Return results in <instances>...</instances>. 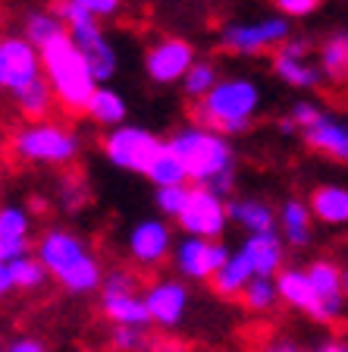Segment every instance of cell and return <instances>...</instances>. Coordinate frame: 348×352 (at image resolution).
I'll list each match as a JSON object with an SVG mask.
<instances>
[{
  "mask_svg": "<svg viewBox=\"0 0 348 352\" xmlns=\"http://www.w3.org/2000/svg\"><path fill=\"white\" fill-rule=\"evenodd\" d=\"M308 208L314 223L323 227H348V186L342 183H317L308 192Z\"/></svg>",
  "mask_w": 348,
  "mask_h": 352,
  "instance_id": "obj_20",
  "label": "cell"
},
{
  "mask_svg": "<svg viewBox=\"0 0 348 352\" xmlns=\"http://www.w3.org/2000/svg\"><path fill=\"white\" fill-rule=\"evenodd\" d=\"M107 346L110 352H154V337L141 327H110Z\"/></svg>",
  "mask_w": 348,
  "mask_h": 352,
  "instance_id": "obj_33",
  "label": "cell"
},
{
  "mask_svg": "<svg viewBox=\"0 0 348 352\" xmlns=\"http://www.w3.org/2000/svg\"><path fill=\"white\" fill-rule=\"evenodd\" d=\"M226 208H229V223L242 227L245 236L276 230V208L257 195H235L226 201Z\"/></svg>",
  "mask_w": 348,
  "mask_h": 352,
  "instance_id": "obj_21",
  "label": "cell"
},
{
  "mask_svg": "<svg viewBox=\"0 0 348 352\" xmlns=\"http://www.w3.org/2000/svg\"><path fill=\"white\" fill-rule=\"evenodd\" d=\"M286 117L298 126V132H305V129H311L320 117H323V107H320L317 101H311V98H295Z\"/></svg>",
  "mask_w": 348,
  "mask_h": 352,
  "instance_id": "obj_38",
  "label": "cell"
},
{
  "mask_svg": "<svg viewBox=\"0 0 348 352\" xmlns=\"http://www.w3.org/2000/svg\"><path fill=\"white\" fill-rule=\"evenodd\" d=\"M279 132H283V135H301V132H298V126L292 123L289 117H283V120H279Z\"/></svg>",
  "mask_w": 348,
  "mask_h": 352,
  "instance_id": "obj_45",
  "label": "cell"
},
{
  "mask_svg": "<svg viewBox=\"0 0 348 352\" xmlns=\"http://www.w3.org/2000/svg\"><path fill=\"white\" fill-rule=\"evenodd\" d=\"M57 198H60V205H63V211H69V214L82 211V208L88 205V189H85V183H82V176L66 173L57 186Z\"/></svg>",
  "mask_w": 348,
  "mask_h": 352,
  "instance_id": "obj_36",
  "label": "cell"
},
{
  "mask_svg": "<svg viewBox=\"0 0 348 352\" xmlns=\"http://www.w3.org/2000/svg\"><path fill=\"white\" fill-rule=\"evenodd\" d=\"M176 227L182 230V236H195V239H223L226 227H229V208L211 189L192 186L189 201L176 217Z\"/></svg>",
  "mask_w": 348,
  "mask_h": 352,
  "instance_id": "obj_12",
  "label": "cell"
},
{
  "mask_svg": "<svg viewBox=\"0 0 348 352\" xmlns=\"http://www.w3.org/2000/svg\"><path fill=\"white\" fill-rule=\"evenodd\" d=\"M10 274H13V289H22V293H38V289L51 280V274L44 271V264L35 258V252L16 258V261L10 264Z\"/></svg>",
  "mask_w": 348,
  "mask_h": 352,
  "instance_id": "obj_32",
  "label": "cell"
},
{
  "mask_svg": "<svg viewBox=\"0 0 348 352\" xmlns=\"http://www.w3.org/2000/svg\"><path fill=\"white\" fill-rule=\"evenodd\" d=\"M189 189L192 186H167V189H154V208L157 217L163 220H176L189 201Z\"/></svg>",
  "mask_w": 348,
  "mask_h": 352,
  "instance_id": "obj_34",
  "label": "cell"
},
{
  "mask_svg": "<svg viewBox=\"0 0 348 352\" xmlns=\"http://www.w3.org/2000/svg\"><path fill=\"white\" fill-rule=\"evenodd\" d=\"M311 352H348V340H342V337H327V340H320V343L314 346Z\"/></svg>",
  "mask_w": 348,
  "mask_h": 352,
  "instance_id": "obj_43",
  "label": "cell"
},
{
  "mask_svg": "<svg viewBox=\"0 0 348 352\" xmlns=\"http://www.w3.org/2000/svg\"><path fill=\"white\" fill-rule=\"evenodd\" d=\"M85 117L91 120L95 126H101L104 132L116 129V126H123L126 117H129V104H126L123 91L113 85H97V91L91 95L85 107Z\"/></svg>",
  "mask_w": 348,
  "mask_h": 352,
  "instance_id": "obj_23",
  "label": "cell"
},
{
  "mask_svg": "<svg viewBox=\"0 0 348 352\" xmlns=\"http://www.w3.org/2000/svg\"><path fill=\"white\" fill-rule=\"evenodd\" d=\"M163 142L167 139H160L157 132L148 129V126L123 123V126H116V129L104 132L97 148H101V154L116 170L145 176L148 167H151V161L157 157V151L163 148Z\"/></svg>",
  "mask_w": 348,
  "mask_h": 352,
  "instance_id": "obj_7",
  "label": "cell"
},
{
  "mask_svg": "<svg viewBox=\"0 0 348 352\" xmlns=\"http://www.w3.org/2000/svg\"><path fill=\"white\" fill-rule=\"evenodd\" d=\"M173 249H176L173 223H167L163 217H141L126 233V255L141 271L163 267L173 258Z\"/></svg>",
  "mask_w": 348,
  "mask_h": 352,
  "instance_id": "obj_8",
  "label": "cell"
},
{
  "mask_svg": "<svg viewBox=\"0 0 348 352\" xmlns=\"http://www.w3.org/2000/svg\"><path fill=\"white\" fill-rule=\"evenodd\" d=\"M141 299H145V308L151 315V327L163 330V333H176L185 324L192 308L189 283L179 277H157L145 283Z\"/></svg>",
  "mask_w": 348,
  "mask_h": 352,
  "instance_id": "obj_10",
  "label": "cell"
},
{
  "mask_svg": "<svg viewBox=\"0 0 348 352\" xmlns=\"http://www.w3.org/2000/svg\"><path fill=\"white\" fill-rule=\"evenodd\" d=\"M292 22L283 16H257V19H232L217 32V41L223 51L235 57H261V54H276L289 38Z\"/></svg>",
  "mask_w": 348,
  "mask_h": 352,
  "instance_id": "obj_6",
  "label": "cell"
},
{
  "mask_svg": "<svg viewBox=\"0 0 348 352\" xmlns=\"http://www.w3.org/2000/svg\"><path fill=\"white\" fill-rule=\"evenodd\" d=\"M173 154L182 161L192 186H211L217 176L235 170V145L232 139L198 123H185L173 129L167 139Z\"/></svg>",
  "mask_w": 348,
  "mask_h": 352,
  "instance_id": "obj_4",
  "label": "cell"
},
{
  "mask_svg": "<svg viewBox=\"0 0 348 352\" xmlns=\"http://www.w3.org/2000/svg\"><path fill=\"white\" fill-rule=\"evenodd\" d=\"M276 289H279V302L289 305L292 311H301L308 315L311 321L320 318V296L314 289V283L308 280V271L305 267H298V264H286L283 274L276 277Z\"/></svg>",
  "mask_w": 348,
  "mask_h": 352,
  "instance_id": "obj_18",
  "label": "cell"
},
{
  "mask_svg": "<svg viewBox=\"0 0 348 352\" xmlns=\"http://www.w3.org/2000/svg\"><path fill=\"white\" fill-rule=\"evenodd\" d=\"M66 35L73 38V44L82 51V57L88 60L97 85H110L113 76L119 73V51H116V44L110 41V35L104 32V22H97V19L88 16V19L69 25Z\"/></svg>",
  "mask_w": 348,
  "mask_h": 352,
  "instance_id": "obj_14",
  "label": "cell"
},
{
  "mask_svg": "<svg viewBox=\"0 0 348 352\" xmlns=\"http://www.w3.org/2000/svg\"><path fill=\"white\" fill-rule=\"evenodd\" d=\"M10 151L38 167H73L82 154V132L54 117L44 123H25L10 135Z\"/></svg>",
  "mask_w": 348,
  "mask_h": 352,
  "instance_id": "obj_5",
  "label": "cell"
},
{
  "mask_svg": "<svg viewBox=\"0 0 348 352\" xmlns=\"http://www.w3.org/2000/svg\"><path fill=\"white\" fill-rule=\"evenodd\" d=\"M239 252L248 258L254 277L276 280L279 274H283V267H286V252H289V245L283 242L279 230H270V233L245 236V239H242V245H239Z\"/></svg>",
  "mask_w": 348,
  "mask_h": 352,
  "instance_id": "obj_17",
  "label": "cell"
},
{
  "mask_svg": "<svg viewBox=\"0 0 348 352\" xmlns=\"http://www.w3.org/2000/svg\"><path fill=\"white\" fill-rule=\"evenodd\" d=\"M41 51L32 47L25 38L16 35H0V85L7 88L10 95L19 88L32 85L41 79Z\"/></svg>",
  "mask_w": 348,
  "mask_h": 352,
  "instance_id": "obj_15",
  "label": "cell"
},
{
  "mask_svg": "<svg viewBox=\"0 0 348 352\" xmlns=\"http://www.w3.org/2000/svg\"><path fill=\"white\" fill-rule=\"evenodd\" d=\"M232 252L235 249H229L223 239H195V236H179L170 261H173L179 280H185V283H211L213 274L229 261Z\"/></svg>",
  "mask_w": 348,
  "mask_h": 352,
  "instance_id": "obj_9",
  "label": "cell"
},
{
  "mask_svg": "<svg viewBox=\"0 0 348 352\" xmlns=\"http://www.w3.org/2000/svg\"><path fill=\"white\" fill-rule=\"evenodd\" d=\"M342 296L348 299V264H342Z\"/></svg>",
  "mask_w": 348,
  "mask_h": 352,
  "instance_id": "obj_46",
  "label": "cell"
},
{
  "mask_svg": "<svg viewBox=\"0 0 348 352\" xmlns=\"http://www.w3.org/2000/svg\"><path fill=\"white\" fill-rule=\"evenodd\" d=\"M25 41L32 44V47H47L51 41H57L60 35H66L63 29V22L54 16V10H29V13L22 16V32H19Z\"/></svg>",
  "mask_w": 348,
  "mask_h": 352,
  "instance_id": "obj_27",
  "label": "cell"
},
{
  "mask_svg": "<svg viewBox=\"0 0 348 352\" xmlns=\"http://www.w3.org/2000/svg\"><path fill=\"white\" fill-rule=\"evenodd\" d=\"M276 10V16H283L289 22H298V19H311L314 13H320L323 0H270Z\"/></svg>",
  "mask_w": 348,
  "mask_h": 352,
  "instance_id": "obj_37",
  "label": "cell"
},
{
  "mask_svg": "<svg viewBox=\"0 0 348 352\" xmlns=\"http://www.w3.org/2000/svg\"><path fill=\"white\" fill-rule=\"evenodd\" d=\"M13 107L22 113L25 123H44V120H51L54 107H57V98H54L47 79L41 76V79H35L32 85L13 91Z\"/></svg>",
  "mask_w": 348,
  "mask_h": 352,
  "instance_id": "obj_26",
  "label": "cell"
},
{
  "mask_svg": "<svg viewBox=\"0 0 348 352\" xmlns=\"http://www.w3.org/2000/svg\"><path fill=\"white\" fill-rule=\"evenodd\" d=\"M73 3H79L91 19L107 22V19H119V16L126 13V3H129V0H73Z\"/></svg>",
  "mask_w": 348,
  "mask_h": 352,
  "instance_id": "obj_39",
  "label": "cell"
},
{
  "mask_svg": "<svg viewBox=\"0 0 348 352\" xmlns=\"http://www.w3.org/2000/svg\"><path fill=\"white\" fill-rule=\"evenodd\" d=\"M270 73L289 88L314 91L323 85V69L317 60H311V41L305 35H292L276 54H270Z\"/></svg>",
  "mask_w": 348,
  "mask_h": 352,
  "instance_id": "obj_13",
  "label": "cell"
},
{
  "mask_svg": "<svg viewBox=\"0 0 348 352\" xmlns=\"http://www.w3.org/2000/svg\"><path fill=\"white\" fill-rule=\"evenodd\" d=\"M13 293V274H10V264L0 261V302Z\"/></svg>",
  "mask_w": 348,
  "mask_h": 352,
  "instance_id": "obj_44",
  "label": "cell"
},
{
  "mask_svg": "<svg viewBox=\"0 0 348 352\" xmlns=\"http://www.w3.org/2000/svg\"><path fill=\"white\" fill-rule=\"evenodd\" d=\"M220 79H223V73H220V66L213 63V60H207V57H198V63L189 69V76L182 79V95L189 98L192 104H198V101H204V98L211 95L213 88L220 85Z\"/></svg>",
  "mask_w": 348,
  "mask_h": 352,
  "instance_id": "obj_29",
  "label": "cell"
},
{
  "mask_svg": "<svg viewBox=\"0 0 348 352\" xmlns=\"http://www.w3.org/2000/svg\"><path fill=\"white\" fill-rule=\"evenodd\" d=\"M301 142L314 154H323V157H329L336 164H348V117L323 110V117L311 129L301 132Z\"/></svg>",
  "mask_w": 348,
  "mask_h": 352,
  "instance_id": "obj_16",
  "label": "cell"
},
{
  "mask_svg": "<svg viewBox=\"0 0 348 352\" xmlns=\"http://www.w3.org/2000/svg\"><path fill=\"white\" fill-rule=\"evenodd\" d=\"M41 73L51 85L60 110L73 113V117L85 113L91 95L97 91V79L91 73L88 60L82 57V51L73 44V38L60 35L57 41L41 47Z\"/></svg>",
  "mask_w": 348,
  "mask_h": 352,
  "instance_id": "obj_3",
  "label": "cell"
},
{
  "mask_svg": "<svg viewBox=\"0 0 348 352\" xmlns=\"http://www.w3.org/2000/svg\"><path fill=\"white\" fill-rule=\"evenodd\" d=\"M0 88H3V85H0Z\"/></svg>",
  "mask_w": 348,
  "mask_h": 352,
  "instance_id": "obj_47",
  "label": "cell"
},
{
  "mask_svg": "<svg viewBox=\"0 0 348 352\" xmlns=\"http://www.w3.org/2000/svg\"><path fill=\"white\" fill-rule=\"evenodd\" d=\"M264 110V88L251 76H223L204 101L192 104V123L207 126L226 139L242 135Z\"/></svg>",
  "mask_w": 348,
  "mask_h": 352,
  "instance_id": "obj_2",
  "label": "cell"
},
{
  "mask_svg": "<svg viewBox=\"0 0 348 352\" xmlns=\"http://www.w3.org/2000/svg\"><path fill=\"white\" fill-rule=\"evenodd\" d=\"M101 293H113V296H129V293H145V286L138 280V274L132 267H113L104 274Z\"/></svg>",
  "mask_w": 348,
  "mask_h": 352,
  "instance_id": "obj_35",
  "label": "cell"
},
{
  "mask_svg": "<svg viewBox=\"0 0 348 352\" xmlns=\"http://www.w3.org/2000/svg\"><path fill=\"white\" fill-rule=\"evenodd\" d=\"M154 352H192V349L185 340L167 333V337H154Z\"/></svg>",
  "mask_w": 348,
  "mask_h": 352,
  "instance_id": "obj_42",
  "label": "cell"
},
{
  "mask_svg": "<svg viewBox=\"0 0 348 352\" xmlns=\"http://www.w3.org/2000/svg\"><path fill=\"white\" fill-rule=\"evenodd\" d=\"M145 179L154 186V189H167V186H192L189 173H185V167H182V161L173 154V148H170L167 142H163V148H160L157 157L151 161Z\"/></svg>",
  "mask_w": 348,
  "mask_h": 352,
  "instance_id": "obj_28",
  "label": "cell"
},
{
  "mask_svg": "<svg viewBox=\"0 0 348 352\" xmlns=\"http://www.w3.org/2000/svg\"><path fill=\"white\" fill-rule=\"evenodd\" d=\"M251 280H254L251 264H248V258L235 249L229 255V261L213 274L211 289H213V296H220V299H226V302H239L242 293H245V286L251 283Z\"/></svg>",
  "mask_w": 348,
  "mask_h": 352,
  "instance_id": "obj_25",
  "label": "cell"
},
{
  "mask_svg": "<svg viewBox=\"0 0 348 352\" xmlns=\"http://www.w3.org/2000/svg\"><path fill=\"white\" fill-rule=\"evenodd\" d=\"M257 352H311V349H305V346L298 343L295 337H283V333H273V337L264 340Z\"/></svg>",
  "mask_w": 348,
  "mask_h": 352,
  "instance_id": "obj_41",
  "label": "cell"
},
{
  "mask_svg": "<svg viewBox=\"0 0 348 352\" xmlns=\"http://www.w3.org/2000/svg\"><path fill=\"white\" fill-rule=\"evenodd\" d=\"M101 315L107 318L113 327H141V330H151V315H148L141 293H129V296L101 293Z\"/></svg>",
  "mask_w": 348,
  "mask_h": 352,
  "instance_id": "obj_22",
  "label": "cell"
},
{
  "mask_svg": "<svg viewBox=\"0 0 348 352\" xmlns=\"http://www.w3.org/2000/svg\"><path fill=\"white\" fill-rule=\"evenodd\" d=\"M0 352H47V343L35 333H19V337L7 340V343L0 346Z\"/></svg>",
  "mask_w": 348,
  "mask_h": 352,
  "instance_id": "obj_40",
  "label": "cell"
},
{
  "mask_svg": "<svg viewBox=\"0 0 348 352\" xmlns=\"http://www.w3.org/2000/svg\"><path fill=\"white\" fill-rule=\"evenodd\" d=\"M239 302L245 305V311H251V315H267V311H273V308L279 305V289H276V280L254 277L251 283L245 286V293H242Z\"/></svg>",
  "mask_w": 348,
  "mask_h": 352,
  "instance_id": "obj_31",
  "label": "cell"
},
{
  "mask_svg": "<svg viewBox=\"0 0 348 352\" xmlns=\"http://www.w3.org/2000/svg\"><path fill=\"white\" fill-rule=\"evenodd\" d=\"M198 63V51L189 38L163 35L145 51V76L154 85H182L189 69Z\"/></svg>",
  "mask_w": 348,
  "mask_h": 352,
  "instance_id": "obj_11",
  "label": "cell"
},
{
  "mask_svg": "<svg viewBox=\"0 0 348 352\" xmlns=\"http://www.w3.org/2000/svg\"><path fill=\"white\" fill-rule=\"evenodd\" d=\"M317 63L329 85H348V29H336L320 41Z\"/></svg>",
  "mask_w": 348,
  "mask_h": 352,
  "instance_id": "obj_24",
  "label": "cell"
},
{
  "mask_svg": "<svg viewBox=\"0 0 348 352\" xmlns=\"http://www.w3.org/2000/svg\"><path fill=\"white\" fill-rule=\"evenodd\" d=\"M305 271H308V280L314 283L320 299H329V296L342 293V264L339 261L320 255V258H311V261L305 264Z\"/></svg>",
  "mask_w": 348,
  "mask_h": 352,
  "instance_id": "obj_30",
  "label": "cell"
},
{
  "mask_svg": "<svg viewBox=\"0 0 348 352\" xmlns=\"http://www.w3.org/2000/svg\"><path fill=\"white\" fill-rule=\"evenodd\" d=\"M276 230L289 249H308L314 242V214L308 208V198H286L276 208Z\"/></svg>",
  "mask_w": 348,
  "mask_h": 352,
  "instance_id": "obj_19",
  "label": "cell"
},
{
  "mask_svg": "<svg viewBox=\"0 0 348 352\" xmlns=\"http://www.w3.org/2000/svg\"><path fill=\"white\" fill-rule=\"evenodd\" d=\"M35 258L44 264L51 280L69 296L101 293L104 264L91 252L85 236L69 227H47L35 239Z\"/></svg>",
  "mask_w": 348,
  "mask_h": 352,
  "instance_id": "obj_1",
  "label": "cell"
}]
</instances>
